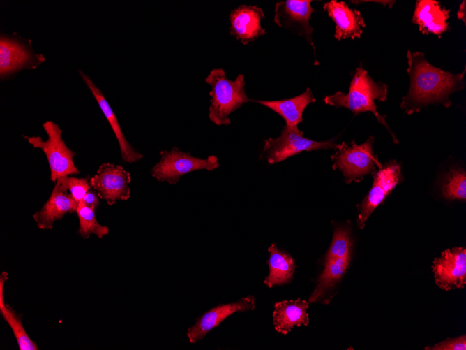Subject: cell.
Returning a JSON list of instances; mask_svg holds the SVG:
<instances>
[{
    "label": "cell",
    "instance_id": "obj_14",
    "mask_svg": "<svg viewBox=\"0 0 466 350\" xmlns=\"http://www.w3.org/2000/svg\"><path fill=\"white\" fill-rule=\"evenodd\" d=\"M265 17L264 10L256 6L241 5L230 15V34L242 44L247 45L266 34L261 21Z\"/></svg>",
    "mask_w": 466,
    "mask_h": 350
},
{
    "label": "cell",
    "instance_id": "obj_27",
    "mask_svg": "<svg viewBox=\"0 0 466 350\" xmlns=\"http://www.w3.org/2000/svg\"><path fill=\"white\" fill-rule=\"evenodd\" d=\"M89 175L84 178H77L66 175L59 177L54 187L58 189L68 192L78 203L83 199L87 191L91 188Z\"/></svg>",
    "mask_w": 466,
    "mask_h": 350
},
{
    "label": "cell",
    "instance_id": "obj_28",
    "mask_svg": "<svg viewBox=\"0 0 466 350\" xmlns=\"http://www.w3.org/2000/svg\"><path fill=\"white\" fill-rule=\"evenodd\" d=\"M425 349L429 350H465L466 349V337L465 335L460 336L457 338L444 340L435 344L433 347H426Z\"/></svg>",
    "mask_w": 466,
    "mask_h": 350
},
{
    "label": "cell",
    "instance_id": "obj_18",
    "mask_svg": "<svg viewBox=\"0 0 466 350\" xmlns=\"http://www.w3.org/2000/svg\"><path fill=\"white\" fill-rule=\"evenodd\" d=\"M79 73L98 102V105L116 136L120 147L122 160L130 163L141 160L143 158V155L137 152L125 138L114 112L101 91L95 85L87 75L80 70Z\"/></svg>",
    "mask_w": 466,
    "mask_h": 350
},
{
    "label": "cell",
    "instance_id": "obj_16",
    "mask_svg": "<svg viewBox=\"0 0 466 350\" xmlns=\"http://www.w3.org/2000/svg\"><path fill=\"white\" fill-rule=\"evenodd\" d=\"M449 9L442 7L435 0H418L412 17V22L418 25L423 34H433L439 37L447 31Z\"/></svg>",
    "mask_w": 466,
    "mask_h": 350
},
{
    "label": "cell",
    "instance_id": "obj_4",
    "mask_svg": "<svg viewBox=\"0 0 466 350\" xmlns=\"http://www.w3.org/2000/svg\"><path fill=\"white\" fill-rule=\"evenodd\" d=\"M373 136L365 143L358 145L354 141L337 144L335 153L331 156L333 170H339L347 183L359 182L376 168L381 169L382 164L375 155Z\"/></svg>",
    "mask_w": 466,
    "mask_h": 350
},
{
    "label": "cell",
    "instance_id": "obj_22",
    "mask_svg": "<svg viewBox=\"0 0 466 350\" xmlns=\"http://www.w3.org/2000/svg\"><path fill=\"white\" fill-rule=\"evenodd\" d=\"M8 274L3 271L0 275V313L11 328L20 350H38V347L27 335L23 324L22 315L17 314L4 301L3 285Z\"/></svg>",
    "mask_w": 466,
    "mask_h": 350
},
{
    "label": "cell",
    "instance_id": "obj_15",
    "mask_svg": "<svg viewBox=\"0 0 466 350\" xmlns=\"http://www.w3.org/2000/svg\"><path fill=\"white\" fill-rule=\"evenodd\" d=\"M323 8L336 24L335 38L341 41L361 38L366 23L358 10L336 0L325 3Z\"/></svg>",
    "mask_w": 466,
    "mask_h": 350
},
{
    "label": "cell",
    "instance_id": "obj_29",
    "mask_svg": "<svg viewBox=\"0 0 466 350\" xmlns=\"http://www.w3.org/2000/svg\"><path fill=\"white\" fill-rule=\"evenodd\" d=\"M96 191L91 190V188L87 191L84 195L82 201L89 208L96 210L99 205V198Z\"/></svg>",
    "mask_w": 466,
    "mask_h": 350
},
{
    "label": "cell",
    "instance_id": "obj_21",
    "mask_svg": "<svg viewBox=\"0 0 466 350\" xmlns=\"http://www.w3.org/2000/svg\"><path fill=\"white\" fill-rule=\"evenodd\" d=\"M268 251L270 254L267 261L269 274L264 279L265 284L271 288L276 284L290 282L295 270L294 258L290 254L280 251L275 243L271 245Z\"/></svg>",
    "mask_w": 466,
    "mask_h": 350
},
{
    "label": "cell",
    "instance_id": "obj_2",
    "mask_svg": "<svg viewBox=\"0 0 466 350\" xmlns=\"http://www.w3.org/2000/svg\"><path fill=\"white\" fill-rule=\"evenodd\" d=\"M388 86L382 82H375L369 75L362 64L356 69L350 85L347 94L340 91L332 95L325 96V104L336 108H345L351 110L354 115L361 112H371L377 121L384 125L389 131L395 143L398 141L396 136L390 131L385 116L379 114L375 101H385L387 99Z\"/></svg>",
    "mask_w": 466,
    "mask_h": 350
},
{
    "label": "cell",
    "instance_id": "obj_8",
    "mask_svg": "<svg viewBox=\"0 0 466 350\" xmlns=\"http://www.w3.org/2000/svg\"><path fill=\"white\" fill-rule=\"evenodd\" d=\"M130 173L121 166L112 163L101 164L96 173L90 178L91 188L110 205L130 198Z\"/></svg>",
    "mask_w": 466,
    "mask_h": 350
},
{
    "label": "cell",
    "instance_id": "obj_12",
    "mask_svg": "<svg viewBox=\"0 0 466 350\" xmlns=\"http://www.w3.org/2000/svg\"><path fill=\"white\" fill-rule=\"evenodd\" d=\"M41 54L33 53L18 40L1 36L0 76L5 78L22 68H35L44 61Z\"/></svg>",
    "mask_w": 466,
    "mask_h": 350
},
{
    "label": "cell",
    "instance_id": "obj_17",
    "mask_svg": "<svg viewBox=\"0 0 466 350\" xmlns=\"http://www.w3.org/2000/svg\"><path fill=\"white\" fill-rule=\"evenodd\" d=\"M77 203L70 194L54 187L47 202L33 214V219L39 229L51 230L56 221L76 211Z\"/></svg>",
    "mask_w": 466,
    "mask_h": 350
},
{
    "label": "cell",
    "instance_id": "obj_5",
    "mask_svg": "<svg viewBox=\"0 0 466 350\" xmlns=\"http://www.w3.org/2000/svg\"><path fill=\"white\" fill-rule=\"evenodd\" d=\"M43 128L47 135L46 140H43L40 136H23V138L34 148L40 149L45 154L50 169V180L55 182L60 177L78 175L80 170L73 162L75 153L62 139V131L59 126L48 120L43 124Z\"/></svg>",
    "mask_w": 466,
    "mask_h": 350
},
{
    "label": "cell",
    "instance_id": "obj_11",
    "mask_svg": "<svg viewBox=\"0 0 466 350\" xmlns=\"http://www.w3.org/2000/svg\"><path fill=\"white\" fill-rule=\"evenodd\" d=\"M432 270L436 284L444 290L463 288L466 284V249H447L433 261Z\"/></svg>",
    "mask_w": 466,
    "mask_h": 350
},
{
    "label": "cell",
    "instance_id": "obj_10",
    "mask_svg": "<svg viewBox=\"0 0 466 350\" xmlns=\"http://www.w3.org/2000/svg\"><path fill=\"white\" fill-rule=\"evenodd\" d=\"M310 0H286L276 3L274 10V22L280 27L289 29L303 36L315 48L312 38L313 27L310 20L315 10Z\"/></svg>",
    "mask_w": 466,
    "mask_h": 350
},
{
    "label": "cell",
    "instance_id": "obj_23",
    "mask_svg": "<svg viewBox=\"0 0 466 350\" xmlns=\"http://www.w3.org/2000/svg\"><path fill=\"white\" fill-rule=\"evenodd\" d=\"M350 260L351 256L343 258L325 261L324 270L319 277L317 286L309 298V303L319 300L329 290L333 288L334 284L339 281L346 272Z\"/></svg>",
    "mask_w": 466,
    "mask_h": 350
},
{
    "label": "cell",
    "instance_id": "obj_6",
    "mask_svg": "<svg viewBox=\"0 0 466 350\" xmlns=\"http://www.w3.org/2000/svg\"><path fill=\"white\" fill-rule=\"evenodd\" d=\"M160 159L150 170L151 176L158 181L175 184L181 176L186 173L206 170L212 171L218 168L217 156L211 155L206 159L192 156L190 152H184L177 147L160 152Z\"/></svg>",
    "mask_w": 466,
    "mask_h": 350
},
{
    "label": "cell",
    "instance_id": "obj_13",
    "mask_svg": "<svg viewBox=\"0 0 466 350\" xmlns=\"http://www.w3.org/2000/svg\"><path fill=\"white\" fill-rule=\"evenodd\" d=\"M255 298L248 296L239 300L219 305L198 317L191 327L188 329L187 337L190 343L202 340L211 330L217 327L224 319L237 312L253 310L255 307Z\"/></svg>",
    "mask_w": 466,
    "mask_h": 350
},
{
    "label": "cell",
    "instance_id": "obj_3",
    "mask_svg": "<svg viewBox=\"0 0 466 350\" xmlns=\"http://www.w3.org/2000/svg\"><path fill=\"white\" fill-rule=\"evenodd\" d=\"M205 82L211 87L209 118L218 126L230 125V114L243 104L251 101L246 93L243 74L232 80L226 77L223 69L213 68L205 78Z\"/></svg>",
    "mask_w": 466,
    "mask_h": 350
},
{
    "label": "cell",
    "instance_id": "obj_26",
    "mask_svg": "<svg viewBox=\"0 0 466 350\" xmlns=\"http://www.w3.org/2000/svg\"><path fill=\"white\" fill-rule=\"evenodd\" d=\"M351 248L352 242L349 229L346 227H337L333 231L326 261L350 256Z\"/></svg>",
    "mask_w": 466,
    "mask_h": 350
},
{
    "label": "cell",
    "instance_id": "obj_20",
    "mask_svg": "<svg viewBox=\"0 0 466 350\" xmlns=\"http://www.w3.org/2000/svg\"><path fill=\"white\" fill-rule=\"evenodd\" d=\"M309 302L298 298L295 300H283L275 304L273 312V320L275 329L278 333L287 334L294 326L309 322L307 309Z\"/></svg>",
    "mask_w": 466,
    "mask_h": 350
},
{
    "label": "cell",
    "instance_id": "obj_7",
    "mask_svg": "<svg viewBox=\"0 0 466 350\" xmlns=\"http://www.w3.org/2000/svg\"><path fill=\"white\" fill-rule=\"evenodd\" d=\"M334 140L315 141L303 136L300 130H293L285 125L280 135L265 140L261 159H266L269 164H274L304 151L335 149Z\"/></svg>",
    "mask_w": 466,
    "mask_h": 350
},
{
    "label": "cell",
    "instance_id": "obj_24",
    "mask_svg": "<svg viewBox=\"0 0 466 350\" xmlns=\"http://www.w3.org/2000/svg\"><path fill=\"white\" fill-rule=\"evenodd\" d=\"M76 212L80 223L77 233L82 238H89L91 234L102 238L109 233V228L98 222L95 210L88 207L82 200L78 202Z\"/></svg>",
    "mask_w": 466,
    "mask_h": 350
},
{
    "label": "cell",
    "instance_id": "obj_1",
    "mask_svg": "<svg viewBox=\"0 0 466 350\" xmlns=\"http://www.w3.org/2000/svg\"><path fill=\"white\" fill-rule=\"evenodd\" d=\"M407 58L410 85L402 99L400 108L407 115L431 104L449 108L452 103L451 94L465 87V67L462 73L453 74L430 64L423 52L407 50Z\"/></svg>",
    "mask_w": 466,
    "mask_h": 350
},
{
    "label": "cell",
    "instance_id": "obj_19",
    "mask_svg": "<svg viewBox=\"0 0 466 350\" xmlns=\"http://www.w3.org/2000/svg\"><path fill=\"white\" fill-rule=\"evenodd\" d=\"M263 105L279 114L285 121V125L291 129L299 130L298 124L302 122L305 108L316 101L310 88L301 94L287 99L277 101L251 100Z\"/></svg>",
    "mask_w": 466,
    "mask_h": 350
},
{
    "label": "cell",
    "instance_id": "obj_9",
    "mask_svg": "<svg viewBox=\"0 0 466 350\" xmlns=\"http://www.w3.org/2000/svg\"><path fill=\"white\" fill-rule=\"evenodd\" d=\"M373 173V183L368 195L361 203L357 224L363 229L366 221L375 209L400 182L401 166L396 161H390Z\"/></svg>",
    "mask_w": 466,
    "mask_h": 350
},
{
    "label": "cell",
    "instance_id": "obj_25",
    "mask_svg": "<svg viewBox=\"0 0 466 350\" xmlns=\"http://www.w3.org/2000/svg\"><path fill=\"white\" fill-rule=\"evenodd\" d=\"M442 193L446 199H466V174L461 169H451L442 186Z\"/></svg>",
    "mask_w": 466,
    "mask_h": 350
},
{
    "label": "cell",
    "instance_id": "obj_30",
    "mask_svg": "<svg viewBox=\"0 0 466 350\" xmlns=\"http://www.w3.org/2000/svg\"><path fill=\"white\" fill-rule=\"evenodd\" d=\"M466 3L465 1L464 0L460 6L459 10L457 13V17L459 20H463V22L465 24L466 22Z\"/></svg>",
    "mask_w": 466,
    "mask_h": 350
}]
</instances>
